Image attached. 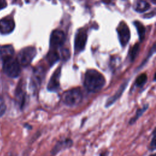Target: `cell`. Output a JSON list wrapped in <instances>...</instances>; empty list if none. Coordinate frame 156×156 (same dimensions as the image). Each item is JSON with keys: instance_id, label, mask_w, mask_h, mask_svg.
Instances as JSON below:
<instances>
[{"instance_id": "1", "label": "cell", "mask_w": 156, "mask_h": 156, "mask_svg": "<svg viewBox=\"0 0 156 156\" xmlns=\"http://www.w3.org/2000/svg\"><path fill=\"white\" fill-rule=\"evenodd\" d=\"M83 84L87 91L97 93L104 87L105 79L98 71L90 69H88L85 74Z\"/></svg>"}, {"instance_id": "2", "label": "cell", "mask_w": 156, "mask_h": 156, "mask_svg": "<svg viewBox=\"0 0 156 156\" xmlns=\"http://www.w3.org/2000/svg\"><path fill=\"white\" fill-rule=\"evenodd\" d=\"M82 92L79 88H74L66 90L62 96V102L69 107L79 105L82 102Z\"/></svg>"}, {"instance_id": "3", "label": "cell", "mask_w": 156, "mask_h": 156, "mask_svg": "<svg viewBox=\"0 0 156 156\" xmlns=\"http://www.w3.org/2000/svg\"><path fill=\"white\" fill-rule=\"evenodd\" d=\"M2 69L4 73L11 78H16L21 73L20 65L13 57L3 60Z\"/></svg>"}, {"instance_id": "4", "label": "cell", "mask_w": 156, "mask_h": 156, "mask_svg": "<svg viewBox=\"0 0 156 156\" xmlns=\"http://www.w3.org/2000/svg\"><path fill=\"white\" fill-rule=\"evenodd\" d=\"M37 54L36 49L34 47H26L22 49L18 56L17 61L18 62L20 66H27L30 64Z\"/></svg>"}, {"instance_id": "5", "label": "cell", "mask_w": 156, "mask_h": 156, "mask_svg": "<svg viewBox=\"0 0 156 156\" xmlns=\"http://www.w3.org/2000/svg\"><path fill=\"white\" fill-rule=\"evenodd\" d=\"M61 76V67L57 68L52 73L49 82L47 85V90L51 92H57L59 90L60 84V79Z\"/></svg>"}, {"instance_id": "6", "label": "cell", "mask_w": 156, "mask_h": 156, "mask_svg": "<svg viewBox=\"0 0 156 156\" xmlns=\"http://www.w3.org/2000/svg\"><path fill=\"white\" fill-rule=\"evenodd\" d=\"M117 32L121 46H124L129 41L130 34L129 27L124 22H121L118 27Z\"/></svg>"}, {"instance_id": "7", "label": "cell", "mask_w": 156, "mask_h": 156, "mask_svg": "<svg viewBox=\"0 0 156 156\" xmlns=\"http://www.w3.org/2000/svg\"><path fill=\"white\" fill-rule=\"evenodd\" d=\"M65 40V36L63 31L54 30L50 37V46L54 49L62 46Z\"/></svg>"}, {"instance_id": "8", "label": "cell", "mask_w": 156, "mask_h": 156, "mask_svg": "<svg viewBox=\"0 0 156 156\" xmlns=\"http://www.w3.org/2000/svg\"><path fill=\"white\" fill-rule=\"evenodd\" d=\"M87 40V35L83 30L77 33L74 40V50L76 53H79L85 48Z\"/></svg>"}, {"instance_id": "9", "label": "cell", "mask_w": 156, "mask_h": 156, "mask_svg": "<svg viewBox=\"0 0 156 156\" xmlns=\"http://www.w3.org/2000/svg\"><path fill=\"white\" fill-rule=\"evenodd\" d=\"M15 22L9 18H2L0 20V33L1 34H9L11 33L15 28Z\"/></svg>"}, {"instance_id": "10", "label": "cell", "mask_w": 156, "mask_h": 156, "mask_svg": "<svg viewBox=\"0 0 156 156\" xmlns=\"http://www.w3.org/2000/svg\"><path fill=\"white\" fill-rule=\"evenodd\" d=\"M73 145V141L70 139H65L64 140H61L58 141L53 149L51 151V154L52 155H55L58 152H60L63 149H65L71 147Z\"/></svg>"}, {"instance_id": "11", "label": "cell", "mask_w": 156, "mask_h": 156, "mask_svg": "<svg viewBox=\"0 0 156 156\" xmlns=\"http://www.w3.org/2000/svg\"><path fill=\"white\" fill-rule=\"evenodd\" d=\"M127 84H128V81L127 82L126 81L122 84L121 85V86L119 87V88H118L117 91L115 93V94L113 96L110 97L107 100V101L105 102V107H108L110 105H112L115 102H116V101L117 99H118L121 97V96L123 93L124 91L125 90L126 88L127 87Z\"/></svg>"}, {"instance_id": "12", "label": "cell", "mask_w": 156, "mask_h": 156, "mask_svg": "<svg viewBox=\"0 0 156 156\" xmlns=\"http://www.w3.org/2000/svg\"><path fill=\"white\" fill-rule=\"evenodd\" d=\"M26 100V93L23 88L21 85H19L16 90L15 92V101L16 104L19 105L20 108L24 107Z\"/></svg>"}, {"instance_id": "13", "label": "cell", "mask_w": 156, "mask_h": 156, "mask_svg": "<svg viewBox=\"0 0 156 156\" xmlns=\"http://www.w3.org/2000/svg\"><path fill=\"white\" fill-rule=\"evenodd\" d=\"M14 49L12 45H4L0 48V55L3 60L13 57Z\"/></svg>"}, {"instance_id": "14", "label": "cell", "mask_w": 156, "mask_h": 156, "mask_svg": "<svg viewBox=\"0 0 156 156\" xmlns=\"http://www.w3.org/2000/svg\"><path fill=\"white\" fill-rule=\"evenodd\" d=\"M133 8L137 12L142 13L146 11L150 8V4L145 1L138 0L134 4Z\"/></svg>"}, {"instance_id": "15", "label": "cell", "mask_w": 156, "mask_h": 156, "mask_svg": "<svg viewBox=\"0 0 156 156\" xmlns=\"http://www.w3.org/2000/svg\"><path fill=\"white\" fill-rule=\"evenodd\" d=\"M46 60L49 65L51 66L59 60V55L55 51H51L48 52L46 56Z\"/></svg>"}, {"instance_id": "16", "label": "cell", "mask_w": 156, "mask_h": 156, "mask_svg": "<svg viewBox=\"0 0 156 156\" xmlns=\"http://www.w3.org/2000/svg\"><path fill=\"white\" fill-rule=\"evenodd\" d=\"M133 24L137 29V32H138L140 40H142L144 38L145 32H146V29H145L144 26L140 22H139L138 21H135L133 23Z\"/></svg>"}, {"instance_id": "17", "label": "cell", "mask_w": 156, "mask_h": 156, "mask_svg": "<svg viewBox=\"0 0 156 156\" xmlns=\"http://www.w3.org/2000/svg\"><path fill=\"white\" fill-rule=\"evenodd\" d=\"M147 107H148V105L146 104V105H144L143 108L138 109V110L136 111L135 115L133 118H132L130 119V121H129V124H134V123L138 120V119L143 115V113L147 110Z\"/></svg>"}, {"instance_id": "18", "label": "cell", "mask_w": 156, "mask_h": 156, "mask_svg": "<svg viewBox=\"0 0 156 156\" xmlns=\"http://www.w3.org/2000/svg\"><path fill=\"white\" fill-rule=\"evenodd\" d=\"M147 76L145 73H143V74H140L136 79V80H135L136 86L139 87H143L147 82Z\"/></svg>"}, {"instance_id": "19", "label": "cell", "mask_w": 156, "mask_h": 156, "mask_svg": "<svg viewBox=\"0 0 156 156\" xmlns=\"http://www.w3.org/2000/svg\"><path fill=\"white\" fill-rule=\"evenodd\" d=\"M140 46L138 43H136L130 49L129 52V57L131 61H133L136 57L137 56L139 52Z\"/></svg>"}, {"instance_id": "20", "label": "cell", "mask_w": 156, "mask_h": 156, "mask_svg": "<svg viewBox=\"0 0 156 156\" xmlns=\"http://www.w3.org/2000/svg\"><path fill=\"white\" fill-rule=\"evenodd\" d=\"M6 110V105L4 100L0 96V117H1Z\"/></svg>"}, {"instance_id": "21", "label": "cell", "mask_w": 156, "mask_h": 156, "mask_svg": "<svg viewBox=\"0 0 156 156\" xmlns=\"http://www.w3.org/2000/svg\"><path fill=\"white\" fill-rule=\"evenodd\" d=\"M69 51L66 49H65L63 50L61 52V55H62V57L63 60H68L69 59Z\"/></svg>"}, {"instance_id": "22", "label": "cell", "mask_w": 156, "mask_h": 156, "mask_svg": "<svg viewBox=\"0 0 156 156\" xmlns=\"http://www.w3.org/2000/svg\"><path fill=\"white\" fill-rule=\"evenodd\" d=\"M150 150L151 151H154L155 149V135L154 132V135H153V137L152 139V141L150 143V147H149Z\"/></svg>"}, {"instance_id": "23", "label": "cell", "mask_w": 156, "mask_h": 156, "mask_svg": "<svg viewBox=\"0 0 156 156\" xmlns=\"http://www.w3.org/2000/svg\"><path fill=\"white\" fill-rule=\"evenodd\" d=\"M7 6V2L5 0H0V10L5 8Z\"/></svg>"}, {"instance_id": "24", "label": "cell", "mask_w": 156, "mask_h": 156, "mask_svg": "<svg viewBox=\"0 0 156 156\" xmlns=\"http://www.w3.org/2000/svg\"><path fill=\"white\" fill-rule=\"evenodd\" d=\"M149 156H155V154H152V155H151Z\"/></svg>"}, {"instance_id": "25", "label": "cell", "mask_w": 156, "mask_h": 156, "mask_svg": "<svg viewBox=\"0 0 156 156\" xmlns=\"http://www.w3.org/2000/svg\"><path fill=\"white\" fill-rule=\"evenodd\" d=\"M152 1H153V2L155 4V0H152Z\"/></svg>"}]
</instances>
